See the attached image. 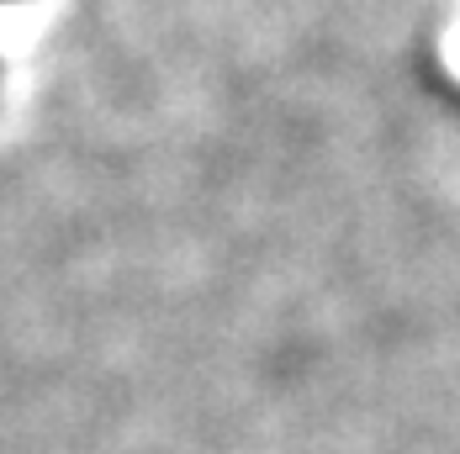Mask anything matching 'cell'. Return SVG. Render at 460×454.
Here are the masks:
<instances>
[{
    "label": "cell",
    "instance_id": "obj_1",
    "mask_svg": "<svg viewBox=\"0 0 460 454\" xmlns=\"http://www.w3.org/2000/svg\"><path fill=\"white\" fill-rule=\"evenodd\" d=\"M0 5H5V0H0Z\"/></svg>",
    "mask_w": 460,
    "mask_h": 454
}]
</instances>
